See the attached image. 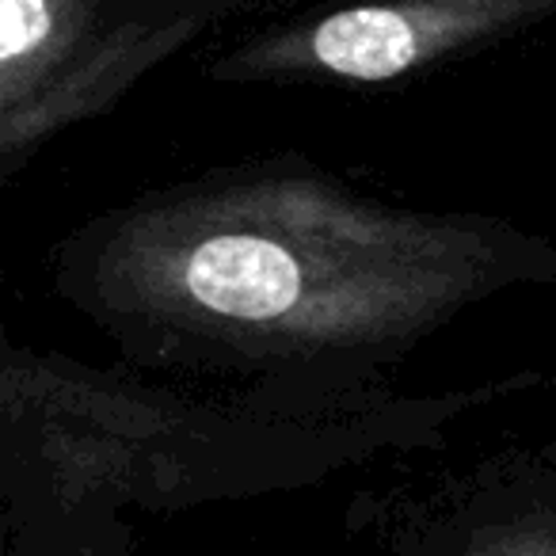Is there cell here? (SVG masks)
Returning a JSON list of instances; mask_svg holds the SVG:
<instances>
[{"instance_id": "obj_2", "label": "cell", "mask_w": 556, "mask_h": 556, "mask_svg": "<svg viewBox=\"0 0 556 556\" xmlns=\"http://www.w3.org/2000/svg\"><path fill=\"white\" fill-rule=\"evenodd\" d=\"M442 412L386 381L206 386L0 340V533L313 492L424 442Z\"/></svg>"}, {"instance_id": "obj_1", "label": "cell", "mask_w": 556, "mask_h": 556, "mask_svg": "<svg viewBox=\"0 0 556 556\" xmlns=\"http://www.w3.org/2000/svg\"><path fill=\"white\" fill-rule=\"evenodd\" d=\"M510 275L495 225L381 202L305 153L146 187L47 252L50 290L123 366L206 386H381Z\"/></svg>"}, {"instance_id": "obj_6", "label": "cell", "mask_w": 556, "mask_h": 556, "mask_svg": "<svg viewBox=\"0 0 556 556\" xmlns=\"http://www.w3.org/2000/svg\"><path fill=\"white\" fill-rule=\"evenodd\" d=\"M386 556H556V518L469 503L424 515L396 533Z\"/></svg>"}, {"instance_id": "obj_7", "label": "cell", "mask_w": 556, "mask_h": 556, "mask_svg": "<svg viewBox=\"0 0 556 556\" xmlns=\"http://www.w3.org/2000/svg\"><path fill=\"white\" fill-rule=\"evenodd\" d=\"M0 556H138L130 518L96 510L0 533Z\"/></svg>"}, {"instance_id": "obj_3", "label": "cell", "mask_w": 556, "mask_h": 556, "mask_svg": "<svg viewBox=\"0 0 556 556\" xmlns=\"http://www.w3.org/2000/svg\"><path fill=\"white\" fill-rule=\"evenodd\" d=\"M556 12L553 0H393L278 20L210 58L214 85L378 88Z\"/></svg>"}, {"instance_id": "obj_4", "label": "cell", "mask_w": 556, "mask_h": 556, "mask_svg": "<svg viewBox=\"0 0 556 556\" xmlns=\"http://www.w3.org/2000/svg\"><path fill=\"white\" fill-rule=\"evenodd\" d=\"M260 9L263 0H168V9L153 24L126 35L123 42H115L108 54L96 58L88 70H80L50 100L0 123V191L27 164L39 161L42 149L54 138L108 115L149 73H156L164 62L184 54L191 42H199L217 24H229V20H240Z\"/></svg>"}, {"instance_id": "obj_5", "label": "cell", "mask_w": 556, "mask_h": 556, "mask_svg": "<svg viewBox=\"0 0 556 556\" xmlns=\"http://www.w3.org/2000/svg\"><path fill=\"white\" fill-rule=\"evenodd\" d=\"M168 0H0V123L39 108Z\"/></svg>"}]
</instances>
